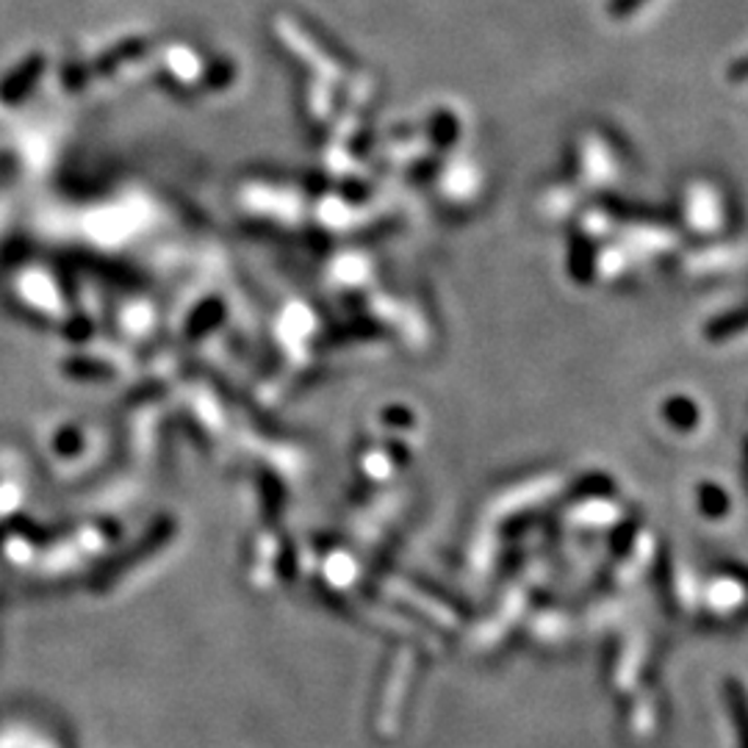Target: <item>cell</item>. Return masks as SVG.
<instances>
[{
	"instance_id": "cell-3",
	"label": "cell",
	"mask_w": 748,
	"mask_h": 748,
	"mask_svg": "<svg viewBox=\"0 0 748 748\" xmlns=\"http://www.w3.org/2000/svg\"><path fill=\"white\" fill-rule=\"evenodd\" d=\"M729 79H732V81L748 79V59L735 61V67H732V70H729Z\"/></svg>"
},
{
	"instance_id": "cell-1",
	"label": "cell",
	"mask_w": 748,
	"mask_h": 748,
	"mask_svg": "<svg viewBox=\"0 0 748 748\" xmlns=\"http://www.w3.org/2000/svg\"><path fill=\"white\" fill-rule=\"evenodd\" d=\"M688 214L690 219H693L696 228H710L713 222H710V216L719 214V205H715V194L707 189V186H696L693 194H690L688 200Z\"/></svg>"
},
{
	"instance_id": "cell-2",
	"label": "cell",
	"mask_w": 748,
	"mask_h": 748,
	"mask_svg": "<svg viewBox=\"0 0 748 748\" xmlns=\"http://www.w3.org/2000/svg\"><path fill=\"white\" fill-rule=\"evenodd\" d=\"M641 3L643 0H610V12L616 14V17H624V14H632Z\"/></svg>"
}]
</instances>
